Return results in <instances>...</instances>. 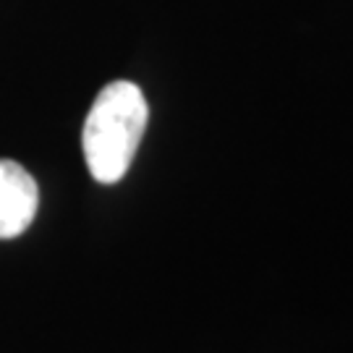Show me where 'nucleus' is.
Masks as SVG:
<instances>
[{
    "mask_svg": "<svg viewBox=\"0 0 353 353\" xmlns=\"http://www.w3.org/2000/svg\"><path fill=\"white\" fill-rule=\"evenodd\" d=\"M150 121L147 97L134 81H110L94 97L81 128V150L97 183H118L128 173Z\"/></svg>",
    "mask_w": 353,
    "mask_h": 353,
    "instance_id": "nucleus-1",
    "label": "nucleus"
},
{
    "mask_svg": "<svg viewBox=\"0 0 353 353\" xmlns=\"http://www.w3.org/2000/svg\"><path fill=\"white\" fill-rule=\"evenodd\" d=\"M39 207L37 181L13 160H0V239H16L32 225Z\"/></svg>",
    "mask_w": 353,
    "mask_h": 353,
    "instance_id": "nucleus-2",
    "label": "nucleus"
}]
</instances>
